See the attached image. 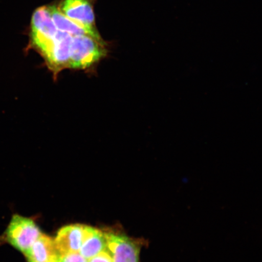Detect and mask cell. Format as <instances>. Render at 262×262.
Masks as SVG:
<instances>
[{
    "mask_svg": "<svg viewBox=\"0 0 262 262\" xmlns=\"http://www.w3.org/2000/svg\"><path fill=\"white\" fill-rule=\"evenodd\" d=\"M58 29L51 17L48 6L36 9L32 16L30 45L41 55L47 50Z\"/></svg>",
    "mask_w": 262,
    "mask_h": 262,
    "instance_id": "3957f363",
    "label": "cell"
},
{
    "mask_svg": "<svg viewBox=\"0 0 262 262\" xmlns=\"http://www.w3.org/2000/svg\"><path fill=\"white\" fill-rule=\"evenodd\" d=\"M106 44L90 35L74 36L72 40L69 69L90 68L106 56Z\"/></svg>",
    "mask_w": 262,
    "mask_h": 262,
    "instance_id": "6da1fadb",
    "label": "cell"
},
{
    "mask_svg": "<svg viewBox=\"0 0 262 262\" xmlns=\"http://www.w3.org/2000/svg\"><path fill=\"white\" fill-rule=\"evenodd\" d=\"M104 235L113 262L139 261L140 247L133 239L114 232H104Z\"/></svg>",
    "mask_w": 262,
    "mask_h": 262,
    "instance_id": "8992f818",
    "label": "cell"
},
{
    "mask_svg": "<svg viewBox=\"0 0 262 262\" xmlns=\"http://www.w3.org/2000/svg\"><path fill=\"white\" fill-rule=\"evenodd\" d=\"M25 255L28 262H57L58 253L54 240L41 234Z\"/></svg>",
    "mask_w": 262,
    "mask_h": 262,
    "instance_id": "ba28073f",
    "label": "cell"
},
{
    "mask_svg": "<svg viewBox=\"0 0 262 262\" xmlns=\"http://www.w3.org/2000/svg\"><path fill=\"white\" fill-rule=\"evenodd\" d=\"M88 260V262H113L112 256L107 249Z\"/></svg>",
    "mask_w": 262,
    "mask_h": 262,
    "instance_id": "7c38bea8",
    "label": "cell"
},
{
    "mask_svg": "<svg viewBox=\"0 0 262 262\" xmlns=\"http://www.w3.org/2000/svg\"><path fill=\"white\" fill-rule=\"evenodd\" d=\"M57 262H88V260L79 252H77L58 254Z\"/></svg>",
    "mask_w": 262,
    "mask_h": 262,
    "instance_id": "8fae6325",
    "label": "cell"
},
{
    "mask_svg": "<svg viewBox=\"0 0 262 262\" xmlns=\"http://www.w3.org/2000/svg\"><path fill=\"white\" fill-rule=\"evenodd\" d=\"M48 8L52 20L58 30L67 32L73 37L74 36L88 35L94 37L89 31L87 30L83 26L67 17L56 6H48Z\"/></svg>",
    "mask_w": 262,
    "mask_h": 262,
    "instance_id": "30bf717a",
    "label": "cell"
},
{
    "mask_svg": "<svg viewBox=\"0 0 262 262\" xmlns=\"http://www.w3.org/2000/svg\"><path fill=\"white\" fill-rule=\"evenodd\" d=\"M41 234L34 221L16 214L9 223L6 238L13 247L25 254Z\"/></svg>",
    "mask_w": 262,
    "mask_h": 262,
    "instance_id": "7a4b0ae2",
    "label": "cell"
},
{
    "mask_svg": "<svg viewBox=\"0 0 262 262\" xmlns=\"http://www.w3.org/2000/svg\"><path fill=\"white\" fill-rule=\"evenodd\" d=\"M58 8L67 17L86 28L97 40L103 41L97 31L90 0H63Z\"/></svg>",
    "mask_w": 262,
    "mask_h": 262,
    "instance_id": "5b68a950",
    "label": "cell"
},
{
    "mask_svg": "<svg viewBox=\"0 0 262 262\" xmlns=\"http://www.w3.org/2000/svg\"><path fill=\"white\" fill-rule=\"evenodd\" d=\"M73 37L67 32L57 30L47 50L41 55L55 75L70 67Z\"/></svg>",
    "mask_w": 262,
    "mask_h": 262,
    "instance_id": "277c9868",
    "label": "cell"
},
{
    "mask_svg": "<svg viewBox=\"0 0 262 262\" xmlns=\"http://www.w3.org/2000/svg\"><path fill=\"white\" fill-rule=\"evenodd\" d=\"M50 262H56V261H50Z\"/></svg>",
    "mask_w": 262,
    "mask_h": 262,
    "instance_id": "4fadbf2b",
    "label": "cell"
},
{
    "mask_svg": "<svg viewBox=\"0 0 262 262\" xmlns=\"http://www.w3.org/2000/svg\"><path fill=\"white\" fill-rule=\"evenodd\" d=\"M84 225L65 226L58 231L54 242L58 254L79 252L83 239Z\"/></svg>",
    "mask_w": 262,
    "mask_h": 262,
    "instance_id": "52a82bcc",
    "label": "cell"
},
{
    "mask_svg": "<svg viewBox=\"0 0 262 262\" xmlns=\"http://www.w3.org/2000/svg\"><path fill=\"white\" fill-rule=\"evenodd\" d=\"M106 250L104 232L84 225L83 242L79 253L87 260Z\"/></svg>",
    "mask_w": 262,
    "mask_h": 262,
    "instance_id": "9c48e42d",
    "label": "cell"
}]
</instances>
